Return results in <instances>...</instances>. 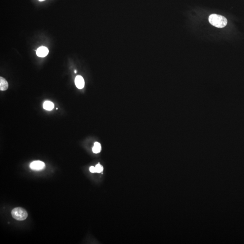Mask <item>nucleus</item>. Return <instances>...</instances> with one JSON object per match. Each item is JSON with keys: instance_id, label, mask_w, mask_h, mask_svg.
I'll use <instances>...</instances> for the list:
<instances>
[{"instance_id": "f257e3e1", "label": "nucleus", "mask_w": 244, "mask_h": 244, "mask_svg": "<svg viewBox=\"0 0 244 244\" xmlns=\"http://www.w3.org/2000/svg\"><path fill=\"white\" fill-rule=\"evenodd\" d=\"M208 20L212 25L218 28H223L227 24V20L226 18L215 14H211Z\"/></svg>"}, {"instance_id": "f03ea898", "label": "nucleus", "mask_w": 244, "mask_h": 244, "mask_svg": "<svg viewBox=\"0 0 244 244\" xmlns=\"http://www.w3.org/2000/svg\"><path fill=\"white\" fill-rule=\"evenodd\" d=\"M12 216L14 218L18 221H24L28 217L26 211L22 207H18L13 209L11 212Z\"/></svg>"}, {"instance_id": "7ed1b4c3", "label": "nucleus", "mask_w": 244, "mask_h": 244, "mask_svg": "<svg viewBox=\"0 0 244 244\" xmlns=\"http://www.w3.org/2000/svg\"><path fill=\"white\" fill-rule=\"evenodd\" d=\"M45 166L44 162L40 161H33L30 164V168L34 170H42L45 168Z\"/></svg>"}, {"instance_id": "20e7f679", "label": "nucleus", "mask_w": 244, "mask_h": 244, "mask_svg": "<svg viewBox=\"0 0 244 244\" xmlns=\"http://www.w3.org/2000/svg\"><path fill=\"white\" fill-rule=\"evenodd\" d=\"M48 52L49 51L47 48L45 47H40L38 48L36 51V54L38 56L43 58L48 54Z\"/></svg>"}, {"instance_id": "39448f33", "label": "nucleus", "mask_w": 244, "mask_h": 244, "mask_svg": "<svg viewBox=\"0 0 244 244\" xmlns=\"http://www.w3.org/2000/svg\"><path fill=\"white\" fill-rule=\"evenodd\" d=\"M75 85L79 89H81L84 87L85 81L83 77L81 76L76 77L75 80Z\"/></svg>"}, {"instance_id": "423d86ee", "label": "nucleus", "mask_w": 244, "mask_h": 244, "mask_svg": "<svg viewBox=\"0 0 244 244\" xmlns=\"http://www.w3.org/2000/svg\"><path fill=\"white\" fill-rule=\"evenodd\" d=\"M8 88V83L7 81L3 77H0V90L1 91H5Z\"/></svg>"}, {"instance_id": "0eeeda50", "label": "nucleus", "mask_w": 244, "mask_h": 244, "mask_svg": "<svg viewBox=\"0 0 244 244\" xmlns=\"http://www.w3.org/2000/svg\"><path fill=\"white\" fill-rule=\"evenodd\" d=\"M43 107L45 110L48 111H51L54 108V104L52 102L46 101L44 103Z\"/></svg>"}, {"instance_id": "6e6552de", "label": "nucleus", "mask_w": 244, "mask_h": 244, "mask_svg": "<svg viewBox=\"0 0 244 244\" xmlns=\"http://www.w3.org/2000/svg\"><path fill=\"white\" fill-rule=\"evenodd\" d=\"M101 144L98 142H96L94 143V146L92 148L93 152L94 153H99L101 152Z\"/></svg>"}, {"instance_id": "1a4fd4ad", "label": "nucleus", "mask_w": 244, "mask_h": 244, "mask_svg": "<svg viewBox=\"0 0 244 244\" xmlns=\"http://www.w3.org/2000/svg\"><path fill=\"white\" fill-rule=\"evenodd\" d=\"M96 173H101L102 172L103 170V167L100 164L96 165Z\"/></svg>"}, {"instance_id": "9d476101", "label": "nucleus", "mask_w": 244, "mask_h": 244, "mask_svg": "<svg viewBox=\"0 0 244 244\" xmlns=\"http://www.w3.org/2000/svg\"><path fill=\"white\" fill-rule=\"evenodd\" d=\"M90 171L91 173H96V167L94 166H91L90 168Z\"/></svg>"}, {"instance_id": "9b49d317", "label": "nucleus", "mask_w": 244, "mask_h": 244, "mask_svg": "<svg viewBox=\"0 0 244 244\" xmlns=\"http://www.w3.org/2000/svg\"><path fill=\"white\" fill-rule=\"evenodd\" d=\"M39 1H44V0H39Z\"/></svg>"}, {"instance_id": "f8f14e48", "label": "nucleus", "mask_w": 244, "mask_h": 244, "mask_svg": "<svg viewBox=\"0 0 244 244\" xmlns=\"http://www.w3.org/2000/svg\"><path fill=\"white\" fill-rule=\"evenodd\" d=\"M75 73H77V71H75Z\"/></svg>"}]
</instances>
